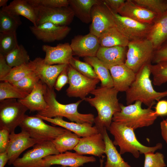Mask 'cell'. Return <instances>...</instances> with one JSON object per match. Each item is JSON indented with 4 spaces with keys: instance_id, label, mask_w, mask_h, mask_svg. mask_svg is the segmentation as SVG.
Masks as SVG:
<instances>
[{
    "instance_id": "36",
    "label": "cell",
    "mask_w": 167,
    "mask_h": 167,
    "mask_svg": "<svg viewBox=\"0 0 167 167\" xmlns=\"http://www.w3.org/2000/svg\"><path fill=\"white\" fill-rule=\"evenodd\" d=\"M29 94L7 81L0 83V101L9 99H21Z\"/></svg>"
},
{
    "instance_id": "34",
    "label": "cell",
    "mask_w": 167,
    "mask_h": 167,
    "mask_svg": "<svg viewBox=\"0 0 167 167\" xmlns=\"http://www.w3.org/2000/svg\"><path fill=\"white\" fill-rule=\"evenodd\" d=\"M7 64L12 68L28 63L30 57L24 46L19 45L5 56Z\"/></svg>"
},
{
    "instance_id": "52",
    "label": "cell",
    "mask_w": 167,
    "mask_h": 167,
    "mask_svg": "<svg viewBox=\"0 0 167 167\" xmlns=\"http://www.w3.org/2000/svg\"><path fill=\"white\" fill-rule=\"evenodd\" d=\"M8 1V0H0V6L2 8L7 6L6 4Z\"/></svg>"
},
{
    "instance_id": "39",
    "label": "cell",
    "mask_w": 167,
    "mask_h": 167,
    "mask_svg": "<svg viewBox=\"0 0 167 167\" xmlns=\"http://www.w3.org/2000/svg\"><path fill=\"white\" fill-rule=\"evenodd\" d=\"M151 74L153 76V83L160 86L167 82V62H160L150 65Z\"/></svg>"
},
{
    "instance_id": "38",
    "label": "cell",
    "mask_w": 167,
    "mask_h": 167,
    "mask_svg": "<svg viewBox=\"0 0 167 167\" xmlns=\"http://www.w3.org/2000/svg\"><path fill=\"white\" fill-rule=\"evenodd\" d=\"M137 5L141 6L158 15L167 11V0H132Z\"/></svg>"
},
{
    "instance_id": "46",
    "label": "cell",
    "mask_w": 167,
    "mask_h": 167,
    "mask_svg": "<svg viewBox=\"0 0 167 167\" xmlns=\"http://www.w3.org/2000/svg\"><path fill=\"white\" fill-rule=\"evenodd\" d=\"M67 66L60 73L57 79L54 87L57 91H60L69 83Z\"/></svg>"
},
{
    "instance_id": "37",
    "label": "cell",
    "mask_w": 167,
    "mask_h": 167,
    "mask_svg": "<svg viewBox=\"0 0 167 167\" xmlns=\"http://www.w3.org/2000/svg\"><path fill=\"white\" fill-rule=\"evenodd\" d=\"M19 45L16 32L0 33V54L5 56Z\"/></svg>"
},
{
    "instance_id": "28",
    "label": "cell",
    "mask_w": 167,
    "mask_h": 167,
    "mask_svg": "<svg viewBox=\"0 0 167 167\" xmlns=\"http://www.w3.org/2000/svg\"><path fill=\"white\" fill-rule=\"evenodd\" d=\"M103 2L101 0H69V6L75 16L83 22H91V10L95 5Z\"/></svg>"
},
{
    "instance_id": "26",
    "label": "cell",
    "mask_w": 167,
    "mask_h": 167,
    "mask_svg": "<svg viewBox=\"0 0 167 167\" xmlns=\"http://www.w3.org/2000/svg\"><path fill=\"white\" fill-rule=\"evenodd\" d=\"M1 10L13 15L23 16L36 26L37 11L36 7L28 0H14Z\"/></svg>"
},
{
    "instance_id": "42",
    "label": "cell",
    "mask_w": 167,
    "mask_h": 167,
    "mask_svg": "<svg viewBox=\"0 0 167 167\" xmlns=\"http://www.w3.org/2000/svg\"><path fill=\"white\" fill-rule=\"evenodd\" d=\"M143 167H165L164 156L161 153L149 152L144 154Z\"/></svg>"
},
{
    "instance_id": "12",
    "label": "cell",
    "mask_w": 167,
    "mask_h": 167,
    "mask_svg": "<svg viewBox=\"0 0 167 167\" xmlns=\"http://www.w3.org/2000/svg\"><path fill=\"white\" fill-rule=\"evenodd\" d=\"M37 11L36 26L45 23H51L61 26H67L74 16L70 6L50 8L36 7Z\"/></svg>"
},
{
    "instance_id": "23",
    "label": "cell",
    "mask_w": 167,
    "mask_h": 167,
    "mask_svg": "<svg viewBox=\"0 0 167 167\" xmlns=\"http://www.w3.org/2000/svg\"><path fill=\"white\" fill-rule=\"evenodd\" d=\"M36 115L53 124L58 125L73 132L79 137H84L99 133L96 127L92 124L85 122L80 123L74 122H69L64 121L62 117L52 118L43 117L37 114Z\"/></svg>"
},
{
    "instance_id": "40",
    "label": "cell",
    "mask_w": 167,
    "mask_h": 167,
    "mask_svg": "<svg viewBox=\"0 0 167 167\" xmlns=\"http://www.w3.org/2000/svg\"><path fill=\"white\" fill-rule=\"evenodd\" d=\"M40 80L39 75L35 71L12 84L29 94L32 91L36 84Z\"/></svg>"
},
{
    "instance_id": "41",
    "label": "cell",
    "mask_w": 167,
    "mask_h": 167,
    "mask_svg": "<svg viewBox=\"0 0 167 167\" xmlns=\"http://www.w3.org/2000/svg\"><path fill=\"white\" fill-rule=\"evenodd\" d=\"M69 64L83 75L92 79L98 78L92 67L86 62H83L73 57Z\"/></svg>"
},
{
    "instance_id": "53",
    "label": "cell",
    "mask_w": 167,
    "mask_h": 167,
    "mask_svg": "<svg viewBox=\"0 0 167 167\" xmlns=\"http://www.w3.org/2000/svg\"><path fill=\"white\" fill-rule=\"evenodd\" d=\"M105 156H103L101 157V158L100 159V165L99 167H103V163L104 161V158Z\"/></svg>"
},
{
    "instance_id": "15",
    "label": "cell",
    "mask_w": 167,
    "mask_h": 167,
    "mask_svg": "<svg viewBox=\"0 0 167 167\" xmlns=\"http://www.w3.org/2000/svg\"><path fill=\"white\" fill-rule=\"evenodd\" d=\"M70 45L73 55L84 58L96 57L101 46L98 37L90 32L75 36Z\"/></svg>"
},
{
    "instance_id": "11",
    "label": "cell",
    "mask_w": 167,
    "mask_h": 167,
    "mask_svg": "<svg viewBox=\"0 0 167 167\" xmlns=\"http://www.w3.org/2000/svg\"><path fill=\"white\" fill-rule=\"evenodd\" d=\"M67 70L69 86L66 92L69 97H79L83 101L96 88V85L100 81L98 78L92 79L83 75L69 64Z\"/></svg>"
},
{
    "instance_id": "18",
    "label": "cell",
    "mask_w": 167,
    "mask_h": 167,
    "mask_svg": "<svg viewBox=\"0 0 167 167\" xmlns=\"http://www.w3.org/2000/svg\"><path fill=\"white\" fill-rule=\"evenodd\" d=\"M105 149L103 135L99 133L80 138L73 150L81 155L88 154L100 157L105 153Z\"/></svg>"
},
{
    "instance_id": "45",
    "label": "cell",
    "mask_w": 167,
    "mask_h": 167,
    "mask_svg": "<svg viewBox=\"0 0 167 167\" xmlns=\"http://www.w3.org/2000/svg\"><path fill=\"white\" fill-rule=\"evenodd\" d=\"M10 134L7 129L0 128V153L6 152L10 141Z\"/></svg>"
},
{
    "instance_id": "10",
    "label": "cell",
    "mask_w": 167,
    "mask_h": 167,
    "mask_svg": "<svg viewBox=\"0 0 167 167\" xmlns=\"http://www.w3.org/2000/svg\"><path fill=\"white\" fill-rule=\"evenodd\" d=\"M110 10L116 27L129 41L147 38L152 24L137 21Z\"/></svg>"
},
{
    "instance_id": "21",
    "label": "cell",
    "mask_w": 167,
    "mask_h": 167,
    "mask_svg": "<svg viewBox=\"0 0 167 167\" xmlns=\"http://www.w3.org/2000/svg\"><path fill=\"white\" fill-rule=\"evenodd\" d=\"M35 66V71L39 75L40 80L50 88L54 87L57 79L68 64L50 65L46 64L44 59L40 57L33 60Z\"/></svg>"
},
{
    "instance_id": "44",
    "label": "cell",
    "mask_w": 167,
    "mask_h": 167,
    "mask_svg": "<svg viewBox=\"0 0 167 167\" xmlns=\"http://www.w3.org/2000/svg\"><path fill=\"white\" fill-rule=\"evenodd\" d=\"M163 62H167V41L154 51L152 61L155 64Z\"/></svg>"
},
{
    "instance_id": "24",
    "label": "cell",
    "mask_w": 167,
    "mask_h": 167,
    "mask_svg": "<svg viewBox=\"0 0 167 167\" xmlns=\"http://www.w3.org/2000/svg\"><path fill=\"white\" fill-rule=\"evenodd\" d=\"M127 47L100 46L96 57L108 68L111 66L124 64Z\"/></svg>"
},
{
    "instance_id": "33",
    "label": "cell",
    "mask_w": 167,
    "mask_h": 167,
    "mask_svg": "<svg viewBox=\"0 0 167 167\" xmlns=\"http://www.w3.org/2000/svg\"><path fill=\"white\" fill-rule=\"evenodd\" d=\"M35 66L33 60L28 63L12 68L9 73L0 81H7L13 84L35 71Z\"/></svg>"
},
{
    "instance_id": "4",
    "label": "cell",
    "mask_w": 167,
    "mask_h": 167,
    "mask_svg": "<svg viewBox=\"0 0 167 167\" xmlns=\"http://www.w3.org/2000/svg\"><path fill=\"white\" fill-rule=\"evenodd\" d=\"M109 131L114 136L113 144L119 147L121 155L129 152L138 158L140 154L154 152L162 147L161 143L151 147L143 145L137 139L133 129L121 123L112 122Z\"/></svg>"
},
{
    "instance_id": "17",
    "label": "cell",
    "mask_w": 167,
    "mask_h": 167,
    "mask_svg": "<svg viewBox=\"0 0 167 167\" xmlns=\"http://www.w3.org/2000/svg\"><path fill=\"white\" fill-rule=\"evenodd\" d=\"M32 33L38 39L45 42H51L64 38L69 34L71 28L61 26L51 23H45L29 27Z\"/></svg>"
},
{
    "instance_id": "27",
    "label": "cell",
    "mask_w": 167,
    "mask_h": 167,
    "mask_svg": "<svg viewBox=\"0 0 167 167\" xmlns=\"http://www.w3.org/2000/svg\"><path fill=\"white\" fill-rule=\"evenodd\" d=\"M147 39L152 43L155 50L167 41V11L157 18Z\"/></svg>"
},
{
    "instance_id": "9",
    "label": "cell",
    "mask_w": 167,
    "mask_h": 167,
    "mask_svg": "<svg viewBox=\"0 0 167 167\" xmlns=\"http://www.w3.org/2000/svg\"><path fill=\"white\" fill-rule=\"evenodd\" d=\"M59 153L51 141H43L34 145L22 157L16 159L13 165L14 167H44L45 157Z\"/></svg>"
},
{
    "instance_id": "55",
    "label": "cell",
    "mask_w": 167,
    "mask_h": 167,
    "mask_svg": "<svg viewBox=\"0 0 167 167\" xmlns=\"http://www.w3.org/2000/svg\"></svg>"
},
{
    "instance_id": "14",
    "label": "cell",
    "mask_w": 167,
    "mask_h": 167,
    "mask_svg": "<svg viewBox=\"0 0 167 167\" xmlns=\"http://www.w3.org/2000/svg\"><path fill=\"white\" fill-rule=\"evenodd\" d=\"M43 160L44 167H51L55 165L64 167H79L85 163L94 162L96 161V158L93 156H84L76 152L68 151L47 156Z\"/></svg>"
},
{
    "instance_id": "31",
    "label": "cell",
    "mask_w": 167,
    "mask_h": 167,
    "mask_svg": "<svg viewBox=\"0 0 167 167\" xmlns=\"http://www.w3.org/2000/svg\"><path fill=\"white\" fill-rule=\"evenodd\" d=\"M85 62L89 64L101 82V87L113 88L112 77L108 68L96 57H85Z\"/></svg>"
},
{
    "instance_id": "51",
    "label": "cell",
    "mask_w": 167,
    "mask_h": 167,
    "mask_svg": "<svg viewBox=\"0 0 167 167\" xmlns=\"http://www.w3.org/2000/svg\"><path fill=\"white\" fill-rule=\"evenodd\" d=\"M8 161V158L6 152L0 153V167H4Z\"/></svg>"
},
{
    "instance_id": "49",
    "label": "cell",
    "mask_w": 167,
    "mask_h": 167,
    "mask_svg": "<svg viewBox=\"0 0 167 167\" xmlns=\"http://www.w3.org/2000/svg\"><path fill=\"white\" fill-rule=\"evenodd\" d=\"M106 5L113 12L117 13L118 10L125 2V0H103Z\"/></svg>"
},
{
    "instance_id": "43",
    "label": "cell",
    "mask_w": 167,
    "mask_h": 167,
    "mask_svg": "<svg viewBox=\"0 0 167 167\" xmlns=\"http://www.w3.org/2000/svg\"><path fill=\"white\" fill-rule=\"evenodd\" d=\"M28 1L35 7L42 6L54 8L69 6V0H28Z\"/></svg>"
},
{
    "instance_id": "47",
    "label": "cell",
    "mask_w": 167,
    "mask_h": 167,
    "mask_svg": "<svg viewBox=\"0 0 167 167\" xmlns=\"http://www.w3.org/2000/svg\"><path fill=\"white\" fill-rule=\"evenodd\" d=\"M154 116L157 117L167 115V100H160L155 107V111L153 113Z\"/></svg>"
},
{
    "instance_id": "29",
    "label": "cell",
    "mask_w": 167,
    "mask_h": 167,
    "mask_svg": "<svg viewBox=\"0 0 167 167\" xmlns=\"http://www.w3.org/2000/svg\"><path fill=\"white\" fill-rule=\"evenodd\" d=\"M104 129L102 134L105 145V154L106 156V161L104 167H131L125 162L118 152L113 141L109 138L107 131Z\"/></svg>"
},
{
    "instance_id": "25",
    "label": "cell",
    "mask_w": 167,
    "mask_h": 167,
    "mask_svg": "<svg viewBox=\"0 0 167 167\" xmlns=\"http://www.w3.org/2000/svg\"><path fill=\"white\" fill-rule=\"evenodd\" d=\"M45 84L41 80L37 83L31 92L24 98L18 101L30 112L43 111L47 107L44 97Z\"/></svg>"
},
{
    "instance_id": "8",
    "label": "cell",
    "mask_w": 167,
    "mask_h": 167,
    "mask_svg": "<svg viewBox=\"0 0 167 167\" xmlns=\"http://www.w3.org/2000/svg\"><path fill=\"white\" fill-rule=\"evenodd\" d=\"M28 108L15 99H7L0 101V128L14 132L24 120Z\"/></svg>"
},
{
    "instance_id": "13",
    "label": "cell",
    "mask_w": 167,
    "mask_h": 167,
    "mask_svg": "<svg viewBox=\"0 0 167 167\" xmlns=\"http://www.w3.org/2000/svg\"><path fill=\"white\" fill-rule=\"evenodd\" d=\"M90 33L99 37L106 30L115 27L110 9L104 3L94 5L91 10Z\"/></svg>"
},
{
    "instance_id": "3",
    "label": "cell",
    "mask_w": 167,
    "mask_h": 167,
    "mask_svg": "<svg viewBox=\"0 0 167 167\" xmlns=\"http://www.w3.org/2000/svg\"><path fill=\"white\" fill-rule=\"evenodd\" d=\"M44 97L47 104V107L44 110L38 112L37 114L50 118L64 117L72 122L80 123H94L95 117L93 114L90 113H81L78 111V107L83 100L67 104H61L56 100V94L54 88H50L46 85Z\"/></svg>"
},
{
    "instance_id": "22",
    "label": "cell",
    "mask_w": 167,
    "mask_h": 167,
    "mask_svg": "<svg viewBox=\"0 0 167 167\" xmlns=\"http://www.w3.org/2000/svg\"><path fill=\"white\" fill-rule=\"evenodd\" d=\"M113 88L118 92H126L135 80L136 73L125 64L110 66Z\"/></svg>"
},
{
    "instance_id": "16",
    "label": "cell",
    "mask_w": 167,
    "mask_h": 167,
    "mask_svg": "<svg viewBox=\"0 0 167 167\" xmlns=\"http://www.w3.org/2000/svg\"><path fill=\"white\" fill-rule=\"evenodd\" d=\"M9 139L6 151L8 158L7 163L9 165H13L24 151L39 143L31 138L26 132L22 130L20 132L17 134L15 132L10 133Z\"/></svg>"
},
{
    "instance_id": "20",
    "label": "cell",
    "mask_w": 167,
    "mask_h": 167,
    "mask_svg": "<svg viewBox=\"0 0 167 167\" xmlns=\"http://www.w3.org/2000/svg\"><path fill=\"white\" fill-rule=\"evenodd\" d=\"M42 49L45 54L44 61L49 65L69 64L73 57L72 50L68 43L60 44L55 46L43 45Z\"/></svg>"
},
{
    "instance_id": "2",
    "label": "cell",
    "mask_w": 167,
    "mask_h": 167,
    "mask_svg": "<svg viewBox=\"0 0 167 167\" xmlns=\"http://www.w3.org/2000/svg\"><path fill=\"white\" fill-rule=\"evenodd\" d=\"M151 64L144 65L136 73L135 80L126 92L127 105L138 101L148 108H151L156 104V101H158L167 96V90L158 92L153 87L150 78Z\"/></svg>"
},
{
    "instance_id": "6",
    "label": "cell",
    "mask_w": 167,
    "mask_h": 167,
    "mask_svg": "<svg viewBox=\"0 0 167 167\" xmlns=\"http://www.w3.org/2000/svg\"><path fill=\"white\" fill-rule=\"evenodd\" d=\"M125 64L136 73L144 65L151 64L155 51L147 38L129 41Z\"/></svg>"
},
{
    "instance_id": "5",
    "label": "cell",
    "mask_w": 167,
    "mask_h": 167,
    "mask_svg": "<svg viewBox=\"0 0 167 167\" xmlns=\"http://www.w3.org/2000/svg\"><path fill=\"white\" fill-rule=\"evenodd\" d=\"M142 103L138 101L126 106L120 104L121 110L114 114L112 122L122 124L134 130L153 124L157 117L153 115L154 111L151 108L143 109Z\"/></svg>"
},
{
    "instance_id": "48",
    "label": "cell",
    "mask_w": 167,
    "mask_h": 167,
    "mask_svg": "<svg viewBox=\"0 0 167 167\" xmlns=\"http://www.w3.org/2000/svg\"><path fill=\"white\" fill-rule=\"evenodd\" d=\"M12 68L7 63L5 56L0 54V80L9 73Z\"/></svg>"
},
{
    "instance_id": "35",
    "label": "cell",
    "mask_w": 167,
    "mask_h": 167,
    "mask_svg": "<svg viewBox=\"0 0 167 167\" xmlns=\"http://www.w3.org/2000/svg\"><path fill=\"white\" fill-rule=\"evenodd\" d=\"M22 24L19 16L13 15L1 10L0 11V32H16Z\"/></svg>"
},
{
    "instance_id": "30",
    "label": "cell",
    "mask_w": 167,
    "mask_h": 167,
    "mask_svg": "<svg viewBox=\"0 0 167 167\" xmlns=\"http://www.w3.org/2000/svg\"><path fill=\"white\" fill-rule=\"evenodd\" d=\"M98 38L101 46L104 47H127L129 42L116 26L105 31Z\"/></svg>"
},
{
    "instance_id": "7",
    "label": "cell",
    "mask_w": 167,
    "mask_h": 167,
    "mask_svg": "<svg viewBox=\"0 0 167 167\" xmlns=\"http://www.w3.org/2000/svg\"><path fill=\"white\" fill-rule=\"evenodd\" d=\"M29 136L38 142L45 141H52L68 130L62 127L49 125L41 118L36 115H26L24 118L19 126Z\"/></svg>"
},
{
    "instance_id": "50",
    "label": "cell",
    "mask_w": 167,
    "mask_h": 167,
    "mask_svg": "<svg viewBox=\"0 0 167 167\" xmlns=\"http://www.w3.org/2000/svg\"><path fill=\"white\" fill-rule=\"evenodd\" d=\"M160 127L162 136L167 144V119L161 122Z\"/></svg>"
},
{
    "instance_id": "54",
    "label": "cell",
    "mask_w": 167,
    "mask_h": 167,
    "mask_svg": "<svg viewBox=\"0 0 167 167\" xmlns=\"http://www.w3.org/2000/svg\"><path fill=\"white\" fill-rule=\"evenodd\" d=\"M65 167L64 166H61V167Z\"/></svg>"
},
{
    "instance_id": "19",
    "label": "cell",
    "mask_w": 167,
    "mask_h": 167,
    "mask_svg": "<svg viewBox=\"0 0 167 167\" xmlns=\"http://www.w3.org/2000/svg\"><path fill=\"white\" fill-rule=\"evenodd\" d=\"M117 13L137 21L150 24H152L160 15L137 5L132 0H126Z\"/></svg>"
},
{
    "instance_id": "1",
    "label": "cell",
    "mask_w": 167,
    "mask_h": 167,
    "mask_svg": "<svg viewBox=\"0 0 167 167\" xmlns=\"http://www.w3.org/2000/svg\"><path fill=\"white\" fill-rule=\"evenodd\" d=\"M118 92L113 87L101 86L90 92L94 95L93 97H86L84 100L97 111L94 123L99 133L101 134L105 129L109 130L113 115L121 110L117 97Z\"/></svg>"
},
{
    "instance_id": "32",
    "label": "cell",
    "mask_w": 167,
    "mask_h": 167,
    "mask_svg": "<svg viewBox=\"0 0 167 167\" xmlns=\"http://www.w3.org/2000/svg\"><path fill=\"white\" fill-rule=\"evenodd\" d=\"M80 138L68 130L52 141L55 148L62 153L74 149L78 143Z\"/></svg>"
}]
</instances>
